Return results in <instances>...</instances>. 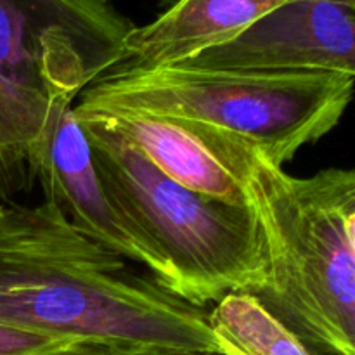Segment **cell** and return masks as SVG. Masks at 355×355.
I'll return each instance as SVG.
<instances>
[{
  "instance_id": "obj_1",
  "label": "cell",
  "mask_w": 355,
  "mask_h": 355,
  "mask_svg": "<svg viewBox=\"0 0 355 355\" xmlns=\"http://www.w3.org/2000/svg\"><path fill=\"white\" fill-rule=\"evenodd\" d=\"M0 324L101 347L220 355L207 309L132 270L47 201L0 200Z\"/></svg>"
},
{
  "instance_id": "obj_2",
  "label": "cell",
  "mask_w": 355,
  "mask_h": 355,
  "mask_svg": "<svg viewBox=\"0 0 355 355\" xmlns=\"http://www.w3.org/2000/svg\"><path fill=\"white\" fill-rule=\"evenodd\" d=\"M245 189L267 248L255 297L315 355H355V172L293 177L257 151Z\"/></svg>"
},
{
  "instance_id": "obj_3",
  "label": "cell",
  "mask_w": 355,
  "mask_h": 355,
  "mask_svg": "<svg viewBox=\"0 0 355 355\" xmlns=\"http://www.w3.org/2000/svg\"><path fill=\"white\" fill-rule=\"evenodd\" d=\"M354 76L120 64L83 90L73 111H130L210 125L245 139L283 168L340 123Z\"/></svg>"
},
{
  "instance_id": "obj_4",
  "label": "cell",
  "mask_w": 355,
  "mask_h": 355,
  "mask_svg": "<svg viewBox=\"0 0 355 355\" xmlns=\"http://www.w3.org/2000/svg\"><path fill=\"white\" fill-rule=\"evenodd\" d=\"M134 28L111 0H0V200L33 189L58 106L125 62Z\"/></svg>"
},
{
  "instance_id": "obj_5",
  "label": "cell",
  "mask_w": 355,
  "mask_h": 355,
  "mask_svg": "<svg viewBox=\"0 0 355 355\" xmlns=\"http://www.w3.org/2000/svg\"><path fill=\"white\" fill-rule=\"evenodd\" d=\"M76 120L110 200L168 260L177 298L207 309L229 293L259 295L266 288V239L250 205L187 189L106 125Z\"/></svg>"
},
{
  "instance_id": "obj_6",
  "label": "cell",
  "mask_w": 355,
  "mask_h": 355,
  "mask_svg": "<svg viewBox=\"0 0 355 355\" xmlns=\"http://www.w3.org/2000/svg\"><path fill=\"white\" fill-rule=\"evenodd\" d=\"M187 68L355 75V0H288Z\"/></svg>"
},
{
  "instance_id": "obj_7",
  "label": "cell",
  "mask_w": 355,
  "mask_h": 355,
  "mask_svg": "<svg viewBox=\"0 0 355 355\" xmlns=\"http://www.w3.org/2000/svg\"><path fill=\"white\" fill-rule=\"evenodd\" d=\"M33 172L44 201L58 207L76 231L121 259L144 266L173 295L175 279L168 260L106 194L89 139L69 101L55 110L35 158Z\"/></svg>"
},
{
  "instance_id": "obj_8",
  "label": "cell",
  "mask_w": 355,
  "mask_h": 355,
  "mask_svg": "<svg viewBox=\"0 0 355 355\" xmlns=\"http://www.w3.org/2000/svg\"><path fill=\"white\" fill-rule=\"evenodd\" d=\"M134 146L163 175L229 205H250L245 189L259 149L220 128L148 113H85Z\"/></svg>"
},
{
  "instance_id": "obj_9",
  "label": "cell",
  "mask_w": 355,
  "mask_h": 355,
  "mask_svg": "<svg viewBox=\"0 0 355 355\" xmlns=\"http://www.w3.org/2000/svg\"><path fill=\"white\" fill-rule=\"evenodd\" d=\"M288 0H177L146 26L125 38L130 68H162L194 58L236 35Z\"/></svg>"
},
{
  "instance_id": "obj_10",
  "label": "cell",
  "mask_w": 355,
  "mask_h": 355,
  "mask_svg": "<svg viewBox=\"0 0 355 355\" xmlns=\"http://www.w3.org/2000/svg\"><path fill=\"white\" fill-rule=\"evenodd\" d=\"M220 355H315L252 293H229L208 311Z\"/></svg>"
},
{
  "instance_id": "obj_11",
  "label": "cell",
  "mask_w": 355,
  "mask_h": 355,
  "mask_svg": "<svg viewBox=\"0 0 355 355\" xmlns=\"http://www.w3.org/2000/svg\"><path fill=\"white\" fill-rule=\"evenodd\" d=\"M94 343L0 324V355H78Z\"/></svg>"
},
{
  "instance_id": "obj_12",
  "label": "cell",
  "mask_w": 355,
  "mask_h": 355,
  "mask_svg": "<svg viewBox=\"0 0 355 355\" xmlns=\"http://www.w3.org/2000/svg\"><path fill=\"white\" fill-rule=\"evenodd\" d=\"M78 355H215L196 352H175L162 349H132V347H90Z\"/></svg>"
}]
</instances>
